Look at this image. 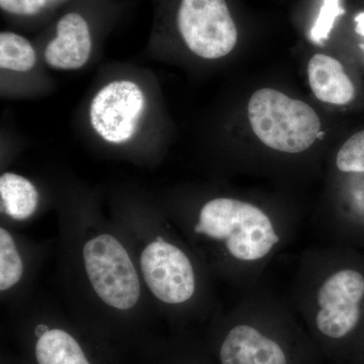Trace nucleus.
I'll list each match as a JSON object with an SVG mask.
<instances>
[{"mask_svg":"<svg viewBox=\"0 0 364 364\" xmlns=\"http://www.w3.org/2000/svg\"><path fill=\"white\" fill-rule=\"evenodd\" d=\"M36 356L39 364H90L80 345L63 330H49L38 340Z\"/></svg>","mask_w":364,"mask_h":364,"instance_id":"nucleus-12","label":"nucleus"},{"mask_svg":"<svg viewBox=\"0 0 364 364\" xmlns=\"http://www.w3.org/2000/svg\"><path fill=\"white\" fill-rule=\"evenodd\" d=\"M0 196L2 210L16 220L30 218L39 202V195L32 182L9 172L0 177Z\"/></svg>","mask_w":364,"mask_h":364,"instance_id":"nucleus-11","label":"nucleus"},{"mask_svg":"<svg viewBox=\"0 0 364 364\" xmlns=\"http://www.w3.org/2000/svg\"><path fill=\"white\" fill-rule=\"evenodd\" d=\"M336 166L343 173H364V131L354 134L340 148Z\"/></svg>","mask_w":364,"mask_h":364,"instance_id":"nucleus-15","label":"nucleus"},{"mask_svg":"<svg viewBox=\"0 0 364 364\" xmlns=\"http://www.w3.org/2000/svg\"><path fill=\"white\" fill-rule=\"evenodd\" d=\"M247 109L254 134L279 152H304L312 147L320 133V117L310 105L272 88L255 91Z\"/></svg>","mask_w":364,"mask_h":364,"instance_id":"nucleus-2","label":"nucleus"},{"mask_svg":"<svg viewBox=\"0 0 364 364\" xmlns=\"http://www.w3.org/2000/svg\"><path fill=\"white\" fill-rule=\"evenodd\" d=\"M23 262L13 237L1 228L0 229V289H11L20 282L23 275Z\"/></svg>","mask_w":364,"mask_h":364,"instance_id":"nucleus-14","label":"nucleus"},{"mask_svg":"<svg viewBox=\"0 0 364 364\" xmlns=\"http://www.w3.org/2000/svg\"><path fill=\"white\" fill-rule=\"evenodd\" d=\"M355 31L358 35L363 36L364 37V11L363 13H359L358 16H355ZM364 49V46H363Z\"/></svg>","mask_w":364,"mask_h":364,"instance_id":"nucleus-18","label":"nucleus"},{"mask_svg":"<svg viewBox=\"0 0 364 364\" xmlns=\"http://www.w3.org/2000/svg\"><path fill=\"white\" fill-rule=\"evenodd\" d=\"M86 273L98 298L119 310H129L140 298V282L126 249L102 234L83 248Z\"/></svg>","mask_w":364,"mask_h":364,"instance_id":"nucleus-3","label":"nucleus"},{"mask_svg":"<svg viewBox=\"0 0 364 364\" xmlns=\"http://www.w3.org/2000/svg\"><path fill=\"white\" fill-rule=\"evenodd\" d=\"M37 61L35 50L26 38L18 33H0V67L6 70L26 72Z\"/></svg>","mask_w":364,"mask_h":364,"instance_id":"nucleus-13","label":"nucleus"},{"mask_svg":"<svg viewBox=\"0 0 364 364\" xmlns=\"http://www.w3.org/2000/svg\"><path fill=\"white\" fill-rule=\"evenodd\" d=\"M92 49L87 23L79 14L64 16L57 25V36L45 50L48 65L62 70H75L87 63Z\"/></svg>","mask_w":364,"mask_h":364,"instance_id":"nucleus-8","label":"nucleus"},{"mask_svg":"<svg viewBox=\"0 0 364 364\" xmlns=\"http://www.w3.org/2000/svg\"><path fill=\"white\" fill-rule=\"evenodd\" d=\"M176 20L184 44L200 58H223L238 42L226 0H181Z\"/></svg>","mask_w":364,"mask_h":364,"instance_id":"nucleus-4","label":"nucleus"},{"mask_svg":"<svg viewBox=\"0 0 364 364\" xmlns=\"http://www.w3.org/2000/svg\"><path fill=\"white\" fill-rule=\"evenodd\" d=\"M220 356L222 364H287L282 347L248 325L236 326L229 332Z\"/></svg>","mask_w":364,"mask_h":364,"instance_id":"nucleus-9","label":"nucleus"},{"mask_svg":"<svg viewBox=\"0 0 364 364\" xmlns=\"http://www.w3.org/2000/svg\"><path fill=\"white\" fill-rule=\"evenodd\" d=\"M343 14L341 0H323L317 18L311 28V38L316 44H323L329 39L335 21Z\"/></svg>","mask_w":364,"mask_h":364,"instance_id":"nucleus-16","label":"nucleus"},{"mask_svg":"<svg viewBox=\"0 0 364 364\" xmlns=\"http://www.w3.org/2000/svg\"><path fill=\"white\" fill-rule=\"evenodd\" d=\"M141 269L150 291L164 303H186L195 294L196 277L191 260L183 251L162 238L144 249Z\"/></svg>","mask_w":364,"mask_h":364,"instance_id":"nucleus-7","label":"nucleus"},{"mask_svg":"<svg viewBox=\"0 0 364 364\" xmlns=\"http://www.w3.org/2000/svg\"><path fill=\"white\" fill-rule=\"evenodd\" d=\"M46 0H0V7L16 16H33L45 6Z\"/></svg>","mask_w":364,"mask_h":364,"instance_id":"nucleus-17","label":"nucleus"},{"mask_svg":"<svg viewBox=\"0 0 364 364\" xmlns=\"http://www.w3.org/2000/svg\"><path fill=\"white\" fill-rule=\"evenodd\" d=\"M316 324L318 331L341 339L355 331L364 320V264L353 263L335 270L317 293Z\"/></svg>","mask_w":364,"mask_h":364,"instance_id":"nucleus-5","label":"nucleus"},{"mask_svg":"<svg viewBox=\"0 0 364 364\" xmlns=\"http://www.w3.org/2000/svg\"><path fill=\"white\" fill-rule=\"evenodd\" d=\"M308 77L315 97L325 104L343 105L355 97V87L338 60L314 55L308 64Z\"/></svg>","mask_w":364,"mask_h":364,"instance_id":"nucleus-10","label":"nucleus"},{"mask_svg":"<svg viewBox=\"0 0 364 364\" xmlns=\"http://www.w3.org/2000/svg\"><path fill=\"white\" fill-rule=\"evenodd\" d=\"M49 328L47 327V326L45 325H40L38 326L37 329H36V335H37L38 337H42L43 335L45 334V333H47L49 331Z\"/></svg>","mask_w":364,"mask_h":364,"instance_id":"nucleus-19","label":"nucleus"},{"mask_svg":"<svg viewBox=\"0 0 364 364\" xmlns=\"http://www.w3.org/2000/svg\"><path fill=\"white\" fill-rule=\"evenodd\" d=\"M145 105V95L136 83L114 81L93 98L90 112L91 126L107 142H128L136 134Z\"/></svg>","mask_w":364,"mask_h":364,"instance_id":"nucleus-6","label":"nucleus"},{"mask_svg":"<svg viewBox=\"0 0 364 364\" xmlns=\"http://www.w3.org/2000/svg\"><path fill=\"white\" fill-rule=\"evenodd\" d=\"M195 231L225 242L232 257L246 262L267 257L279 242L272 222L262 210L230 198L205 203Z\"/></svg>","mask_w":364,"mask_h":364,"instance_id":"nucleus-1","label":"nucleus"}]
</instances>
